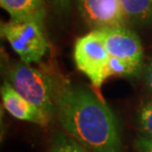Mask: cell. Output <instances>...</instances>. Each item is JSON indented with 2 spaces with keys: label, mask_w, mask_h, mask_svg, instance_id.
Returning <instances> with one entry per match:
<instances>
[{
  "label": "cell",
  "mask_w": 152,
  "mask_h": 152,
  "mask_svg": "<svg viewBox=\"0 0 152 152\" xmlns=\"http://www.w3.org/2000/svg\"><path fill=\"white\" fill-rule=\"evenodd\" d=\"M56 117L64 130L92 152H120L118 124L92 90L56 77Z\"/></svg>",
  "instance_id": "1"
},
{
  "label": "cell",
  "mask_w": 152,
  "mask_h": 152,
  "mask_svg": "<svg viewBox=\"0 0 152 152\" xmlns=\"http://www.w3.org/2000/svg\"><path fill=\"white\" fill-rule=\"evenodd\" d=\"M8 82L45 117L50 120L56 117V76L33 67L29 63L18 62L9 70Z\"/></svg>",
  "instance_id": "2"
},
{
  "label": "cell",
  "mask_w": 152,
  "mask_h": 152,
  "mask_svg": "<svg viewBox=\"0 0 152 152\" xmlns=\"http://www.w3.org/2000/svg\"><path fill=\"white\" fill-rule=\"evenodd\" d=\"M1 36L20 56L22 62H39L47 53L48 44L44 32V20L11 18L1 24Z\"/></svg>",
  "instance_id": "3"
},
{
  "label": "cell",
  "mask_w": 152,
  "mask_h": 152,
  "mask_svg": "<svg viewBox=\"0 0 152 152\" xmlns=\"http://www.w3.org/2000/svg\"><path fill=\"white\" fill-rule=\"evenodd\" d=\"M73 56L77 68L99 89L107 79V67L111 57L101 31L93 30L79 38L74 45Z\"/></svg>",
  "instance_id": "4"
},
{
  "label": "cell",
  "mask_w": 152,
  "mask_h": 152,
  "mask_svg": "<svg viewBox=\"0 0 152 152\" xmlns=\"http://www.w3.org/2000/svg\"><path fill=\"white\" fill-rule=\"evenodd\" d=\"M110 56L117 57L139 70L143 59V48L134 32L124 27L100 30Z\"/></svg>",
  "instance_id": "5"
},
{
  "label": "cell",
  "mask_w": 152,
  "mask_h": 152,
  "mask_svg": "<svg viewBox=\"0 0 152 152\" xmlns=\"http://www.w3.org/2000/svg\"><path fill=\"white\" fill-rule=\"evenodd\" d=\"M77 9L93 30L126 26L120 0H76Z\"/></svg>",
  "instance_id": "6"
},
{
  "label": "cell",
  "mask_w": 152,
  "mask_h": 152,
  "mask_svg": "<svg viewBox=\"0 0 152 152\" xmlns=\"http://www.w3.org/2000/svg\"><path fill=\"white\" fill-rule=\"evenodd\" d=\"M1 98L6 111L18 120L42 126H45L50 121L39 109L21 96L8 81H5L1 87Z\"/></svg>",
  "instance_id": "7"
},
{
  "label": "cell",
  "mask_w": 152,
  "mask_h": 152,
  "mask_svg": "<svg viewBox=\"0 0 152 152\" xmlns=\"http://www.w3.org/2000/svg\"><path fill=\"white\" fill-rule=\"evenodd\" d=\"M1 7L18 19H45L44 0H0Z\"/></svg>",
  "instance_id": "8"
},
{
  "label": "cell",
  "mask_w": 152,
  "mask_h": 152,
  "mask_svg": "<svg viewBox=\"0 0 152 152\" xmlns=\"http://www.w3.org/2000/svg\"><path fill=\"white\" fill-rule=\"evenodd\" d=\"M126 23L146 25L152 22V0H120Z\"/></svg>",
  "instance_id": "9"
},
{
  "label": "cell",
  "mask_w": 152,
  "mask_h": 152,
  "mask_svg": "<svg viewBox=\"0 0 152 152\" xmlns=\"http://www.w3.org/2000/svg\"><path fill=\"white\" fill-rule=\"evenodd\" d=\"M50 152H90V150L71 136L59 132L53 137Z\"/></svg>",
  "instance_id": "10"
},
{
  "label": "cell",
  "mask_w": 152,
  "mask_h": 152,
  "mask_svg": "<svg viewBox=\"0 0 152 152\" xmlns=\"http://www.w3.org/2000/svg\"><path fill=\"white\" fill-rule=\"evenodd\" d=\"M137 71V69L129 64L127 62L120 58H117V57L111 56L107 67V78L111 77V76L132 75Z\"/></svg>",
  "instance_id": "11"
},
{
  "label": "cell",
  "mask_w": 152,
  "mask_h": 152,
  "mask_svg": "<svg viewBox=\"0 0 152 152\" xmlns=\"http://www.w3.org/2000/svg\"><path fill=\"white\" fill-rule=\"evenodd\" d=\"M138 124L143 136L152 138V101L145 103L139 110Z\"/></svg>",
  "instance_id": "12"
},
{
  "label": "cell",
  "mask_w": 152,
  "mask_h": 152,
  "mask_svg": "<svg viewBox=\"0 0 152 152\" xmlns=\"http://www.w3.org/2000/svg\"><path fill=\"white\" fill-rule=\"evenodd\" d=\"M50 2L60 14H67L70 11L71 0H50Z\"/></svg>",
  "instance_id": "13"
},
{
  "label": "cell",
  "mask_w": 152,
  "mask_h": 152,
  "mask_svg": "<svg viewBox=\"0 0 152 152\" xmlns=\"http://www.w3.org/2000/svg\"><path fill=\"white\" fill-rule=\"evenodd\" d=\"M136 144L140 152H152V138L141 135L138 137Z\"/></svg>",
  "instance_id": "14"
},
{
  "label": "cell",
  "mask_w": 152,
  "mask_h": 152,
  "mask_svg": "<svg viewBox=\"0 0 152 152\" xmlns=\"http://www.w3.org/2000/svg\"><path fill=\"white\" fill-rule=\"evenodd\" d=\"M144 80L145 84L152 94V58L148 61L146 67L144 70Z\"/></svg>",
  "instance_id": "15"
}]
</instances>
